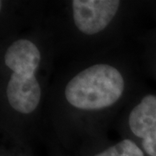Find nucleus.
Returning <instances> with one entry per match:
<instances>
[{"label": "nucleus", "mask_w": 156, "mask_h": 156, "mask_svg": "<svg viewBox=\"0 0 156 156\" xmlns=\"http://www.w3.org/2000/svg\"><path fill=\"white\" fill-rule=\"evenodd\" d=\"M120 5L117 0H74L73 20L82 33L95 35L108 26Z\"/></svg>", "instance_id": "nucleus-3"}, {"label": "nucleus", "mask_w": 156, "mask_h": 156, "mask_svg": "<svg viewBox=\"0 0 156 156\" xmlns=\"http://www.w3.org/2000/svg\"><path fill=\"white\" fill-rule=\"evenodd\" d=\"M95 156H144V154L133 140L126 139Z\"/></svg>", "instance_id": "nucleus-5"}, {"label": "nucleus", "mask_w": 156, "mask_h": 156, "mask_svg": "<svg viewBox=\"0 0 156 156\" xmlns=\"http://www.w3.org/2000/svg\"><path fill=\"white\" fill-rule=\"evenodd\" d=\"M128 125L148 156H156V95H145L130 112Z\"/></svg>", "instance_id": "nucleus-4"}, {"label": "nucleus", "mask_w": 156, "mask_h": 156, "mask_svg": "<svg viewBox=\"0 0 156 156\" xmlns=\"http://www.w3.org/2000/svg\"><path fill=\"white\" fill-rule=\"evenodd\" d=\"M124 89V78L116 68L98 63L77 73L66 85L64 95L77 109L96 111L114 105Z\"/></svg>", "instance_id": "nucleus-2"}, {"label": "nucleus", "mask_w": 156, "mask_h": 156, "mask_svg": "<svg viewBox=\"0 0 156 156\" xmlns=\"http://www.w3.org/2000/svg\"><path fill=\"white\" fill-rule=\"evenodd\" d=\"M40 61L38 47L29 39L16 40L5 51V62L12 71L6 96L11 108L20 114H31L38 107L42 91L36 72Z\"/></svg>", "instance_id": "nucleus-1"}]
</instances>
